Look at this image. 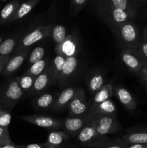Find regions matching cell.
I'll return each instance as SVG.
<instances>
[{"label": "cell", "instance_id": "cell-19", "mask_svg": "<svg viewBox=\"0 0 147 148\" xmlns=\"http://www.w3.org/2000/svg\"><path fill=\"white\" fill-rule=\"evenodd\" d=\"M21 4V0H11L0 11V25L11 23L17 8Z\"/></svg>", "mask_w": 147, "mask_h": 148}, {"label": "cell", "instance_id": "cell-30", "mask_svg": "<svg viewBox=\"0 0 147 148\" xmlns=\"http://www.w3.org/2000/svg\"><path fill=\"white\" fill-rule=\"evenodd\" d=\"M17 82L20 88L24 92H30L34 84V81L35 77L31 75L24 74L22 76L17 77Z\"/></svg>", "mask_w": 147, "mask_h": 148}, {"label": "cell", "instance_id": "cell-24", "mask_svg": "<svg viewBox=\"0 0 147 148\" xmlns=\"http://www.w3.org/2000/svg\"><path fill=\"white\" fill-rule=\"evenodd\" d=\"M56 98V96L54 93L46 92L35 98L33 102V105L35 108L39 110L49 109L52 108Z\"/></svg>", "mask_w": 147, "mask_h": 148}, {"label": "cell", "instance_id": "cell-8", "mask_svg": "<svg viewBox=\"0 0 147 148\" xmlns=\"http://www.w3.org/2000/svg\"><path fill=\"white\" fill-rule=\"evenodd\" d=\"M22 120L42 128L48 130H56L63 128V119L60 118H55L46 116H40L37 114L33 115H25L20 117Z\"/></svg>", "mask_w": 147, "mask_h": 148}, {"label": "cell", "instance_id": "cell-35", "mask_svg": "<svg viewBox=\"0 0 147 148\" xmlns=\"http://www.w3.org/2000/svg\"><path fill=\"white\" fill-rule=\"evenodd\" d=\"M128 145L122 138H117L111 140L104 148H127Z\"/></svg>", "mask_w": 147, "mask_h": 148}, {"label": "cell", "instance_id": "cell-22", "mask_svg": "<svg viewBox=\"0 0 147 148\" xmlns=\"http://www.w3.org/2000/svg\"><path fill=\"white\" fill-rule=\"evenodd\" d=\"M122 139L128 145H147V130L129 132L126 134L122 136Z\"/></svg>", "mask_w": 147, "mask_h": 148}, {"label": "cell", "instance_id": "cell-13", "mask_svg": "<svg viewBox=\"0 0 147 148\" xmlns=\"http://www.w3.org/2000/svg\"><path fill=\"white\" fill-rule=\"evenodd\" d=\"M51 84H53V72L51 64H50L43 73L35 77L33 88L30 91V94L37 95L40 93Z\"/></svg>", "mask_w": 147, "mask_h": 148}, {"label": "cell", "instance_id": "cell-40", "mask_svg": "<svg viewBox=\"0 0 147 148\" xmlns=\"http://www.w3.org/2000/svg\"><path fill=\"white\" fill-rule=\"evenodd\" d=\"M127 148H147V145L142 144H131L128 145Z\"/></svg>", "mask_w": 147, "mask_h": 148}, {"label": "cell", "instance_id": "cell-9", "mask_svg": "<svg viewBox=\"0 0 147 148\" xmlns=\"http://www.w3.org/2000/svg\"><path fill=\"white\" fill-rule=\"evenodd\" d=\"M120 57L124 65L135 74H138L143 66L146 65L141 56L133 49L124 48L121 51Z\"/></svg>", "mask_w": 147, "mask_h": 148}, {"label": "cell", "instance_id": "cell-4", "mask_svg": "<svg viewBox=\"0 0 147 148\" xmlns=\"http://www.w3.org/2000/svg\"><path fill=\"white\" fill-rule=\"evenodd\" d=\"M23 94L17 77L11 79L0 90V103L4 108L12 109L22 98Z\"/></svg>", "mask_w": 147, "mask_h": 148}, {"label": "cell", "instance_id": "cell-16", "mask_svg": "<svg viewBox=\"0 0 147 148\" xmlns=\"http://www.w3.org/2000/svg\"><path fill=\"white\" fill-rule=\"evenodd\" d=\"M70 139V136L64 131L54 130L50 132L45 142L47 148H59L66 144Z\"/></svg>", "mask_w": 147, "mask_h": 148}, {"label": "cell", "instance_id": "cell-34", "mask_svg": "<svg viewBox=\"0 0 147 148\" xmlns=\"http://www.w3.org/2000/svg\"><path fill=\"white\" fill-rule=\"evenodd\" d=\"M11 119L12 116L10 111L3 109L0 111V127L8 128V126L11 122Z\"/></svg>", "mask_w": 147, "mask_h": 148}, {"label": "cell", "instance_id": "cell-45", "mask_svg": "<svg viewBox=\"0 0 147 148\" xmlns=\"http://www.w3.org/2000/svg\"><path fill=\"white\" fill-rule=\"evenodd\" d=\"M1 42H2V36H0V44L1 43Z\"/></svg>", "mask_w": 147, "mask_h": 148}, {"label": "cell", "instance_id": "cell-38", "mask_svg": "<svg viewBox=\"0 0 147 148\" xmlns=\"http://www.w3.org/2000/svg\"><path fill=\"white\" fill-rule=\"evenodd\" d=\"M10 58H11L10 56H0V75L3 72L4 67H5L6 64H7V62H8L9 60L10 59Z\"/></svg>", "mask_w": 147, "mask_h": 148}, {"label": "cell", "instance_id": "cell-36", "mask_svg": "<svg viewBox=\"0 0 147 148\" xmlns=\"http://www.w3.org/2000/svg\"><path fill=\"white\" fill-rule=\"evenodd\" d=\"M12 143H13V142L10 139L8 128L0 127V145L3 146Z\"/></svg>", "mask_w": 147, "mask_h": 148}, {"label": "cell", "instance_id": "cell-32", "mask_svg": "<svg viewBox=\"0 0 147 148\" xmlns=\"http://www.w3.org/2000/svg\"><path fill=\"white\" fill-rule=\"evenodd\" d=\"M89 0H71L70 12L72 15H76L84 8Z\"/></svg>", "mask_w": 147, "mask_h": 148}, {"label": "cell", "instance_id": "cell-17", "mask_svg": "<svg viewBox=\"0 0 147 148\" xmlns=\"http://www.w3.org/2000/svg\"><path fill=\"white\" fill-rule=\"evenodd\" d=\"M115 95L120 101V102L128 110L134 111L137 107L135 99L132 94L124 87L117 86L115 89Z\"/></svg>", "mask_w": 147, "mask_h": 148}, {"label": "cell", "instance_id": "cell-47", "mask_svg": "<svg viewBox=\"0 0 147 148\" xmlns=\"http://www.w3.org/2000/svg\"><path fill=\"white\" fill-rule=\"evenodd\" d=\"M7 1L8 0H0V1H1V2H7Z\"/></svg>", "mask_w": 147, "mask_h": 148}, {"label": "cell", "instance_id": "cell-26", "mask_svg": "<svg viewBox=\"0 0 147 148\" xmlns=\"http://www.w3.org/2000/svg\"><path fill=\"white\" fill-rule=\"evenodd\" d=\"M20 35H15L8 38L0 44V56H10V53L15 50L20 40Z\"/></svg>", "mask_w": 147, "mask_h": 148}, {"label": "cell", "instance_id": "cell-14", "mask_svg": "<svg viewBox=\"0 0 147 148\" xmlns=\"http://www.w3.org/2000/svg\"><path fill=\"white\" fill-rule=\"evenodd\" d=\"M78 88L71 86L66 88L56 97L51 109L54 111H61L68 107L69 103L74 98L77 91Z\"/></svg>", "mask_w": 147, "mask_h": 148}, {"label": "cell", "instance_id": "cell-49", "mask_svg": "<svg viewBox=\"0 0 147 148\" xmlns=\"http://www.w3.org/2000/svg\"><path fill=\"white\" fill-rule=\"evenodd\" d=\"M1 145H0V148H1Z\"/></svg>", "mask_w": 147, "mask_h": 148}, {"label": "cell", "instance_id": "cell-21", "mask_svg": "<svg viewBox=\"0 0 147 148\" xmlns=\"http://www.w3.org/2000/svg\"><path fill=\"white\" fill-rule=\"evenodd\" d=\"M41 0H27L20 4L17 8L14 17L12 19L11 22L17 21L20 19L24 18V17L30 14L35 9V7L40 2Z\"/></svg>", "mask_w": 147, "mask_h": 148}, {"label": "cell", "instance_id": "cell-5", "mask_svg": "<svg viewBox=\"0 0 147 148\" xmlns=\"http://www.w3.org/2000/svg\"><path fill=\"white\" fill-rule=\"evenodd\" d=\"M53 26L54 25L52 24L40 25L20 38L18 44L15 49V53H18L26 49H29L30 46L37 42L50 36L51 35Z\"/></svg>", "mask_w": 147, "mask_h": 148}, {"label": "cell", "instance_id": "cell-46", "mask_svg": "<svg viewBox=\"0 0 147 148\" xmlns=\"http://www.w3.org/2000/svg\"><path fill=\"white\" fill-rule=\"evenodd\" d=\"M19 148H24L23 145H19Z\"/></svg>", "mask_w": 147, "mask_h": 148}, {"label": "cell", "instance_id": "cell-3", "mask_svg": "<svg viewBox=\"0 0 147 148\" xmlns=\"http://www.w3.org/2000/svg\"><path fill=\"white\" fill-rule=\"evenodd\" d=\"M76 137L81 145L90 148H104L110 140L108 136H101L97 132L92 119Z\"/></svg>", "mask_w": 147, "mask_h": 148}, {"label": "cell", "instance_id": "cell-15", "mask_svg": "<svg viewBox=\"0 0 147 148\" xmlns=\"http://www.w3.org/2000/svg\"><path fill=\"white\" fill-rule=\"evenodd\" d=\"M29 53V49H26L22 51L16 53L12 57L10 58L9 62L6 64L3 71L4 76L8 77L13 75L20 66L22 65L24 59Z\"/></svg>", "mask_w": 147, "mask_h": 148}, {"label": "cell", "instance_id": "cell-1", "mask_svg": "<svg viewBox=\"0 0 147 148\" xmlns=\"http://www.w3.org/2000/svg\"><path fill=\"white\" fill-rule=\"evenodd\" d=\"M92 4L97 14L108 25L111 30L121 23L133 20L130 14L115 8L108 0H92Z\"/></svg>", "mask_w": 147, "mask_h": 148}, {"label": "cell", "instance_id": "cell-29", "mask_svg": "<svg viewBox=\"0 0 147 148\" xmlns=\"http://www.w3.org/2000/svg\"><path fill=\"white\" fill-rule=\"evenodd\" d=\"M51 36L56 45L59 44L62 41H63L68 36L67 33H66V27L61 25H54L52 29Z\"/></svg>", "mask_w": 147, "mask_h": 148}, {"label": "cell", "instance_id": "cell-7", "mask_svg": "<svg viewBox=\"0 0 147 148\" xmlns=\"http://www.w3.org/2000/svg\"><path fill=\"white\" fill-rule=\"evenodd\" d=\"M93 114L88 111L85 114L77 116H68L63 119V128L70 137L78 135L83 128L91 121Z\"/></svg>", "mask_w": 147, "mask_h": 148}, {"label": "cell", "instance_id": "cell-6", "mask_svg": "<svg viewBox=\"0 0 147 148\" xmlns=\"http://www.w3.org/2000/svg\"><path fill=\"white\" fill-rule=\"evenodd\" d=\"M93 123L97 132L101 136H107L118 133L121 127L115 115H95L92 117Z\"/></svg>", "mask_w": 147, "mask_h": 148}, {"label": "cell", "instance_id": "cell-18", "mask_svg": "<svg viewBox=\"0 0 147 148\" xmlns=\"http://www.w3.org/2000/svg\"><path fill=\"white\" fill-rule=\"evenodd\" d=\"M89 112L95 115H115L117 108L115 104L110 99L97 104H92Z\"/></svg>", "mask_w": 147, "mask_h": 148}, {"label": "cell", "instance_id": "cell-12", "mask_svg": "<svg viewBox=\"0 0 147 148\" xmlns=\"http://www.w3.org/2000/svg\"><path fill=\"white\" fill-rule=\"evenodd\" d=\"M79 60L76 56H71L66 59L65 64L60 74L58 82L60 87H65L71 82L77 70Z\"/></svg>", "mask_w": 147, "mask_h": 148}, {"label": "cell", "instance_id": "cell-10", "mask_svg": "<svg viewBox=\"0 0 147 148\" xmlns=\"http://www.w3.org/2000/svg\"><path fill=\"white\" fill-rule=\"evenodd\" d=\"M69 116H77L89 111L85 92L82 88H78L76 94L68 106Z\"/></svg>", "mask_w": 147, "mask_h": 148}, {"label": "cell", "instance_id": "cell-43", "mask_svg": "<svg viewBox=\"0 0 147 148\" xmlns=\"http://www.w3.org/2000/svg\"><path fill=\"white\" fill-rule=\"evenodd\" d=\"M143 37L147 40V26H146L144 29V35H143Z\"/></svg>", "mask_w": 147, "mask_h": 148}, {"label": "cell", "instance_id": "cell-25", "mask_svg": "<svg viewBox=\"0 0 147 148\" xmlns=\"http://www.w3.org/2000/svg\"><path fill=\"white\" fill-rule=\"evenodd\" d=\"M112 94H113L112 82L105 84L104 86L94 95L92 104H97L107 100H109L112 97Z\"/></svg>", "mask_w": 147, "mask_h": 148}, {"label": "cell", "instance_id": "cell-28", "mask_svg": "<svg viewBox=\"0 0 147 148\" xmlns=\"http://www.w3.org/2000/svg\"><path fill=\"white\" fill-rule=\"evenodd\" d=\"M66 62V58L61 55H58L55 56L53 62L51 63L52 72H53V83L58 82L60 74L63 69V66Z\"/></svg>", "mask_w": 147, "mask_h": 148}, {"label": "cell", "instance_id": "cell-11", "mask_svg": "<svg viewBox=\"0 0 147 148\" xmlns=\"http://www.w3.org/2000/svg\"><path fill=\"white\" fill-rule=\"evenodd\" d=\"M56 54L61 55L66 58L76 56L79 51V43L77 37L74 34L68 35L63 41L56 45L55 47Z\"/></svg>", "mask_w": 147, "mask_h": 148}, {"label": "cell", "instance_id": "cell-42", "mask_svg": "<svg viewBox=\"0 0 147 148\" xmlns=\"http://www.w3.org/2000/svg\"><path fill=\"white\" fill-rule=\"evenodd\" d=\"M59 148H77V147L72 144H66L63 146H62V147H59Z\"/></svg>", "mask_w": 147, "mask_h": 148}, {"label": "cell", "instance_id": "cell-44", "mask_svg": "<svg viewBox=\"0 0 147 148\" xmlns=\"http://www.w3.org/2000/svg\"><path fill=\"white\" fill-rule=\"evenodd\" d=\"M134 1H139V2H143V1H146L147 0H133Z\"/></svg>", "mask_w": 147, "mask_h": 148}, {"label": "cell", "instance_id": "cell-31", "mask_svg": "<svg viewBox=\"0 0 147 148\" xmlns=\"http://www.w3.org/2000/svg\"><path fill=\"white\" fill-rule=\"evenodd\" d=\"M45 53H46V49L43 46H37L33 49L29 56L27 65L30 66L35 62L43 59L44 58Z\"/></svg>", "mask_w": 147, "mask_h": 148}, {"label": "cell", "instance_id": "cell-33", "mask_svg": "<svg viewBox=\"0 0 147 148\" xmlns=\"http://www.w3.org/2000/svg\"><path fill=\"white\" fill-rule=\"evenodd\" d=\"M135 50L142 58L146 65H147V40H146L144 37L141 38Z\"/></svg>", "mask_w": 147, "mask_h": 148}, {"label": "cell", "instance_id": "cell-39", "mask_svg": "<svg viewBox=\"0 0 147 148\" xmlns=\"http://www.w3.org/2000/svg\"><path fill=\"white\" fill-rule=\"evenodd\" d=\"M23 147H24V148H47L46 144H45V143L23 145Z\"/></svg>", "mask_w": 147, "mask_h": 148}, {"label": "cell", "instance_id": "cell-37", "mask_svg": "<svg viewBox=\"0 0 147 148\" xmlns=\"http://www.w3.org/2000/svg\"><path fill=\"white\" fill-rule=\"evenodd\" d=\"M137 75H138V77L140 78L141 82L144 83L146 88H147V65H144Z\"/></svg>", "mask_w": 147, "mask_h": 148}, {"label": "cell", "instance_id": "cell-27", "mask_svg": "<svg viewBox=\"0 0 147 148\" xmlns=\"http://www.w3.org/2000/svg\"><path fill=\"white\" fill-rule=\"evenodd\" d=\"M49 64H50L49 58H43L41 60L31 65L24 74L36 77L41 73H43Z\"/></svg>", "mask_w": 147, "mask_h": 148}, {"label": "cell", "instance_id": "cell-41", "mask_svg": "<svg viewBox=\"0 0 147 148\" xmlns=\"http://www.w3.org/2000/svg\"><path fill=\"white\" fill-rule=\"evenodd\" d=\"M1 148H19V145H16L14 143H12V144L5 145L1 146Z\"/></svg>", "mask_w": 147, "mask_h": 148}, {"label": "cell", "instance_id": "cell-20", "mask_svg": "<svg viewBox=\"0 0 147 148\" xmlns=\"http://www.w3.org/2000/svg\"><path fill=\"white\" fill-rule=\"evenodd\" d=\"M108 1L115 8L127 12L133 19L136 17L138 10L133 0H108Z\"/></svg>", "mask_w": 147, "mask_h": 148}, {"label": "cell", "instance_id": "cell-2", "mask_svg": "<svg viewBox=\"0 0 147 148\" xmlns=\"http://www.w3.org/2000/svg\"><path fill=\"white\" fill-rule=\"evenodd\" d=\"M112 30L125 48L135 49L141 38L139 30L133 20L121 23Z\"/></svg>", "mask_w": 147, "mask_h": 148}, {"label": "cell", "instance_id": "cell-23", "mask_svg": "<svg viewBox=\"0 0 147 148\" xmlns=\"http://www.w3.org/2000/svg\"><path fill=\"white\" fill-rule=\"evenodd\" d=\"M105 75L99 72L91 74L87 79V88L90 93L95 95L105 85Z\"/></svg>", "mask_w": 147, "mask_h": 148}, {"label": "cell", "instance_id": "cell-48", "mask_svg": "<svg viewBox=\"0 0 147 148\" xmlns=\"http://www.w3.org/2000/svg\"><path fill=\"white\" fill-rule=\"evenodd\" d=\"M2 109V108H1V106H0V111H1V110Z\"/></svg>", "mask_w": 147, "mask_h": 148}]
</instances>
